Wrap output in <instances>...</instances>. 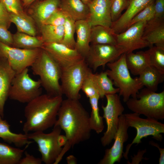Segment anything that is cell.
<instances>
[{"mask_svg":"<svg viewBox=\"0 0 164 164\" xmlns=\"http://www.w3.org/2000/svg\"><path fill=\"white\" fill-rule=\"evenodd\" d=\"M54 125L59 126L65 134L70 147L88 139L91 130L88 112L78 100H63Z\"/></svg>","mask_w":164,"mask_h":164,"instance_id":"6da1fadb","label":"cell"},{"mask_svg":"<svg viewBox=\"0 0 164 164\" xmlns=\"http://www.w3.org/2000/svg\"><path fill=\"white\" fill-rule=\"evenodd\" d=\"M63 100L62 96L41 94L27 103L24 109L26 121L23 127L25 134L43 131L54 126Z\"/></svg>","mask_w":164,"mask_h":164,"instance_id":"7a4b0ae2","label":"cell"},{"mask_svg":"<svg viewBox=\"0 0 164 164\" xmlns=\"http://www.w3.org/2000/svg\"><path fill=\"white\" fill-rule=\"evenodd\" d=\"M31 67L33 74L39 77L41 86L47 94L54 96L62 95L59 83L62 69L46 51L42 49Z\"/></svg>","mask_w":164,"mask_h":164,"instance_id":"3957f363","label":"cell"},{"mask_svg":"<svg viewBox=\"0 0 164 164\" xmlns=\"http://www.w3.org/2000/svg\"><path fill=\"white\" fill-rule=\"evenodd\" d=\"M126 53L122 54L116 60L107 63L109 69L106 71L114 85L118 88L119 95L126 102L131 96L137 98L139 91L143 86L138 77L131 76L125 60Z\"/></svg>","mask_w":164,"mask_h":164,"instance_id":"277c9868","label":"cell"},{"mask_svg":"<svg viewBox=\"0 0 164 164\" xmlns=\"http://www.w3.org/2000/svg\"><path fill=\"white\" fill-rule=\"evenodd\" d=\"M126 102L134 113L157 120L164 119V91L157 93L146 88L138 93L137 98H130Z\"/></svg>","mask_w":164,"mask_h":164,"instance_id":"5b68a950","label":"cell"},{"mask_svg":"<svg viewBox=\"0 0 164 164\" xmlns=\"http://www.w3.org/2000/svg\"><path fill=\"white\" fill-rule=\"evenodd\" d=\"M124 115L129 127L134 128L137 131L135 137L131 143L127 145L124 152L123 156L125 159H128V154L132 145L140 143L143 138L151 135L155 139L162 141L163 138L161 134L164 133L163 124L153 118H142L140 117L139 114L135 113L125 114Z\"/></svg>","mask_w":164,"mask_h":164,"instance_id":"8992f818","label":"cell"},{"mask_svg":"<svg viewBox=\"0 0 164 164\" xmlns=\"http://www.w3.org/2000/svg\"><path fill=\"white\" fill-rule=\"evenodd\" d=\"M91 71L85 59L62 69L60 80L63 94L67 98L79 100L80 97V91L83 83Z\"/></svg>","mask_w":164,"mask_h":164,"instance_id":"52a82bcc","label":"cell"},{"mask_svg":"<svg viewBox=\"0 0 164 164\" xmlns=\"http://www.w3.org/2000/svg\"><path fill=\"white\" fill-rule=\"evenodd\" d=\"M26 68L16 73L12 81L9 93L11 99L22 103H28L41 94L39 79L34 80L29 76Z\"/></svg>","mask_w":164,"mask_h":164,"instance_id":"ba28073f","label":"cell"},{"mask_svg":"<svg viewBox=\"0 0 164 164\" xmlns=\"http://www.w3.org/2000/svg\"><path fill=\"white\" fill-rule=\"evenodd\" d=\"M61 130L59 126L54 125L49 133L39 131L27 134L28 139L33 140L37 144L42 161L46 164H54L62 151V148L58 142Z\"/></svg>","mask_w":164,"mask_h":164,"instance_id":"9c48e42d","label":"cell"},{"mask_svg":"<svg viewBox=\"0 0 164 164\" xmlns=\"http://www.w3.org/2000/svg\"><path fill=\"white\" fill-rule=\"evenodd\" d=\"M107 104L102 106L103 111V118L107 125V130L101 138L102 145L105 146L111 143L114 139L118 129L119 117L125 110L120 100V96L117 93L106 95Z\"/></svg>","mask_w":164,"mask_h":164,"instance_id":"30bf717a","label":"cell"},{"mask_svg":"<svg viewBox=\"0 0 164 164\" xmlns=\"http://www.w3.org/2000/svg\"><path fill=\"white\" fill-rule=\"evenodd\" d=\"M42 49L19 48L9 46L0 41V53L6 59L16 73L31 67L39 56Z\"/></svg>","mask_w":164,"mask_h":164,"instance_id":"8fae6325","label":"cell"},{"mask_svg":"<svg viewBox=\"0 0 164 164\" xmlns=\"http://www.w3.org/2000/svg\"><path fill=\"white\" fill-rule=\"evenodd\" d=\"M124 53L125 50L117 45L91 44L85 60L88 67L95 71L99 67L116 60Z\"/></svg>","mask_w":164,"mask_h":164,"instance_id":"7c38bea8","label":"cell"},{"mask_svg":"<svg viewBox=\"0 0 164 164\" xmlns=\"http://www.w3.org/2000/svg\"><path fill=\"white\" fill-rule=\"evenodd\" d=\"M146 22H137L121 33H114L117 45L123 48L126 53L150 46L149 43L143 38L144 30Z\"/></svg>","mask_w":164,"mask_h":164,"instance_id":"4fadbf2b","label":"cell"},{"mask_svg":"<svg viewBox=\"0 0 164 164\" xmlns=\"http://www.w3.org/2000/svg\"><path fill=\"white\" fill-rule=\"evenodd\" d=\"M129 127L124 114L120 115L118 129L114 139V142L111 148L106 149L104 157L98 164H113L116 162L120 161L124 153V143L128 138V130Z\"/></svg>","mask_w":164,"mask_h":164,"instance_id":"5bb4252c","label":"cell"},{"mask_svg":"<svg viewBox=\"0 0 164 164\" xmlns=\"http://www.w3.org/2000/svg\"><path fill=\"white\" fill-rule=\"evenodd\" d=\"M42 49L51 56L61 69L85 59L75 49L70 48L61 43H44Z\"/></svg>","mask_w":164,"mask_h":164,"instance_id":"9a60e30c","label":"cell"},{"mask_svg":"<svg viewBox=\"0 0 164 164\" xmlns=\"http://www.w3.org/2000/svg\"><path fill=\"white\" fill-rule=\"evenodd\" d=\"M111 0H92L87 6V20L91 26L97 25L111 28L112 24L111 15Z\"/></svg>","mask_w":164,"mask_h":164,"instance_id":"2e32d148","label":"cell"},{"mask_svg":"<svg viewBox=\"0 0 164 164\" xmlns=\"http://www.w3.org/2000/svg\"><path fill=\"white\" fill-rule=\"evenodd\" d=\"M155 0H129L127 9L111 28L113 33H121L127 28L131 20L138 13Z\"/></svg>","mask_w":164,"mask_h":164,"instance_id":"e0dca14e","label":"cell"},{"mask_svg":"<svg viewBox=\"0 0 164 164\" xmlns=\"http://www.w3.org/2000/svg\"><path fill=\"white\" fill-rule=\"evenodd\" d=\"M16 73L12 68L6 59L0 56V116L3 118L4 107L8 97L13 80Z\"/></svg>","mask_w":164,"mask_h":164,"instance_id":"ac0fdd59","label":"cell"},{"mask_svg":"<svg viewBox=\"0 0 164 164\" xmlns=\"http://www.w3.org/2000/svg\"><path fill=\"white\" fill-rule=\"evenodd\" d=\"M143 38L150 46L155 45L164 48V18L154 17L147 22Z\"/></svg>","mask_w":164,"mask_h":164,"instance_id":"d6986e66","label":"cell"},{"mask_svg":"<svg viewBox=\"0 0 164 164\" xmlns=\"http://www.w3.org/2000/svg\"><path fill=\"white\" fill-rule=\"evenodd\" d=\"M75 23L77 39L75 49L85 59L90 48L91 26L86 20L76 21Z\"/></svg>","mask_w":164,"mask_h":164,"instance_id":"ffe728a7","label":"cell"},{"mask_svg":"<svg viewBox=\"0 0 164 164\" xmlns=\"http://www.w3.org/2000/svg\"><path fill=\"white\" fill-rule=\"evenodd\" d=\"M59 8L75 21L88 19V7L81 0H60Z\"/></svg>","mask_w":164,"mask_h":164,"instance_id":"44dd1931","label":"cell"},{"mask_svg":"<svg viewBox=\"0 0 164 164\" xmlns=\"http://www.w3.org/2000/svg\"><path fill=\"white\" fill-rule=\"evenodd\" d=\"M125 60L128 70L134 75H139L144 69L150 65L149 57L145 51L126 53Z\"/></svg>","mask_w":164,"mask_h":164,"instance_id":"7402d4cb","label":"cell"},{"mask_svg":"<svg viewBox=\"0 0 164 164\" xmlns=\"http://www.w3.org/2000/svg\"><path fill=\"white\" fill-rule=\"evenodd\" d=\"M0 116V138L5 142L13 144L16 147H21L29 145L33 142L29 141L27 134H17L10 130V125L6 120Z\"/></svg>","mask_w":164,"mask_h":164,"instance_id":"603a6c76","label":"cell"},{"mask_svg":"<svg viewBox=\"0 0 164 164\" xmlns=\"http://www.w3.org/2000/svg\"><path fill=\"white\" fill-rule=\"evenodd\" d=\"M139 75L138 79L143 86L155 92L157 91L158 85L164 80V73L150 65L144 69Z\"/></svg>","mask_w":164,"mask_h":164,"instance_id":"cb8c5ba5","label":"cell"},{"mask_svg":"<svg viewBox=\"0 0 164 164\" xmlns=\"http://www.w3.org/2000/svg\"><path fill=\"white\" fill-rule=\"evenodd\" d=\"M60 0H44L38 3L33 12L34 18L40 26L59 8Z\"/></svg>","mask_w":164,"mask_h":164,"instance_id":"d4e9b609","label":"cell"},{"mask_svg":"<svg viewBox=\"0 0 164 164\" xmlns=\"http://www.w3.org/2000/svg\"><path fill=\"white\" fill-rule=\"evenodd\" d=\"M91 76L100 98L104 97L106 95L118 93V88L114 87L113 81L106 71L98 73H94L92 72Z\"/></svg>","mask_w":164,"mask_h":164,"instance_id":"484cf974","label":"cell"},{"mask_svg":"<svg viewBox=\"0 0 164 164\" xmlns=\"http://www.w3.org/2000/svg\"><path fill=\"white\" fill-rule=\"evenodd\" d=\"M11 22L16 26L18 32L35 36L36 31L33 19L24 11L15 14L9 13Z\"/></svg>","mask_w":164,"mask_h":164,"instance_id":"4316f807","label":"cell"},{"mask_svg":"<svg viewBox=\"0 0 164 164\" xmlns=\"http://www.w3.org/2000/svg\"><path fill=\"white\" fill-rule=\"evenodd\" d=\"M91 44L116 45V39L108 28L100 25L91 26L90 36Z\"/></svg>","mask_w":164,"mask_h":164,"instance_id":"83f0119b","label":"cell"},{"mask_svg":"<svg viewBox=\"0 0 164 164\" xmlns=\"http://www.w3.org/2000/svg\"><path fill=\"white\" fill-rule=\"evenodd\" d=\"M14 47L26 49L42 48L44 42L41 38H37L18 32L12 36Z\"/></svg>","mask_w":164,"mask_h":164,"instance_id":"f1b7e54d","label":"cell"},{"mask_svg":"<svg viewBox=\"0 0 164 164\" xmlns=\"http://www.w3.org/2000/svg\"><path fill=\"white\" fill-rule=\"evenodd\" d=\"M24 151L0 142V164H19Z\"/></svg>","mask_w":164,"mask_h":164,"instance_id":"f546056e","label":"cell"},{"mask_svg":"<svg viewBox=\"0 0 164 164\" xmlns=\"http://www.w3.org/2000/svg\"><path fill=\"white\" fill-rule=\"evenodd\" d=\"M40 26L41 38L44 43H61L64 34V26L43 24Z\"/></svg>","mask_w":164,"mask_h":164,"instance_id":"4dcf8cb0","label":"cell"},{"mask_svg":"<svg viewBox=\"0 0 164 164\" xmlns=\"http://www.w3.org/2000/svg\"><path fill=\"white\" fill-rule=\"evenodd\" d=\"M99 96H96L89 98L91 111L89 117V123L91 130H94L97 133L102 132L104 128L103 117L101 116L99 112L98 100Z\"/></svg>","mask_w":164,"mask_h":164,"instance_id":"1f68e13d","label":"cell"},{"mask_svg":"<svg viewBox=\"0 0 164 164\" xmlns=\"http://www.w3.org/2000/svg\"><path fill=\"white\" fill-rule=\"evenodd\" d=\"M145 52L148 55L150 66L164 73V48L152 46Z\"/></svg>","mask_w":164,"mask_h":164,"instance_id":"d6a6232c","label":"cell"},{"mask_svg":"<svg viewBox=\"0 0 164 164\" xmlns=\"http://www.w3.org/2000/svg\"><path fill=\"white\" fill-rule=\"evenodd\" d=\"M75 21L70 17L67 16L64 25V31L63 39L61 43L67 47L74 49L76 40L74 35L75 32Z\"/></svg>","mask_w":164,"mask_h":164,"instance_id":"836d02e7","label":"cell"},{"mask_svg":"<svg viewBox=\"0 0 164 164\" xmlns=\"http://www.w3.org/2000/svg\"><path fill=\"white\" fill-rule=\"evenodd\" d=\"M154 2L147 5L136 15L130 21L127 28L137 22H147L153 19L155 16Z\"/></svg>","mask_w":164,"mask_h":164,"instance_id":"e575fe53","label":"cell"},{"mask_svg":"<svg viewBox=\"0 0 164 164\" xmlns=\"http://www.w3.org/2000/svg\"><path fill=\"white\" fill-rule=\"evenodd\" d=\"M111 15L112 22L116 21L121 16V12L127 8L128 0H111Z\"/></svg>","mask_w":164,"mask_h":164,"instance_id":"d590c367","label":"cell"},{"mask_svg":"<svg viewBox=\"0 0 164 164\" xmlns=\"http://www.w3.org/2000/svg\"><path fill=\"white\" fill-rule=\"evenodd\" d=\"M91 71L85 78L82 86L81 90L89 98L96 96H100L92 80Z\"/></svg>","mask_w":164,"mask_h":164,"instance_id":"8d00e7d4","label":"cell"},{"mask_svg":"<svg viewBox=\"0 0 164 164\" xmlns=\"http://www.w3.org/2000/svg\"><path fill=\"white\" fill-rule=\"evenodd\" d=\"M67 16L59 8L50 15L43 24L58 26H64Z\"/></svg>","mask_w":164,"mask_h":164,"instance_id":"74e56055","label":"cell"},{"mask_svg":"<svg viewBox=\"0 0 164 164\" xmlns=\"http://www.w3.org/2000/svg\"><path fill=\"white\" fill-rule=\"evenodd\" d=\"M9 13L17 14L23 12L20 0H1Z\"/></svg>","mask_w":164,"mask_h":164,"instance_id":"f35d334b","label":"cell"},{"mask_svg":"<svg viewBox=\"0 0 164 164\" xmlns=\"http://www.w3.org/2000/svg\"><path fill=\"white\" fill-rule=\"evenodd\" d=\"M10 22L9 13L7 11L2 2H0V26L8 29Z\"/></svg>","mask_w":164,"mask_h":164,"instance_id":"ab89813d","label":"cell"},{"mask_svg":"<svg viewBox=\"0 0 164 164\" xmlns=\"http://www.w3.org/2000/svg\"><path fill=\"white\" fill-rule=\"evenodd\" d=\"M0 41L9 46H13L12 35L7 29L1 26H0Z\"/></svg>","mask_w":164,"mask_h":164,"instance_id":"60d3db41","label":"cell"},{"mask_svg":"<svg viewBox=\"0 0 164 164\" xmlns=\"http://www.w3.org/2000/svg\"><path fill=\"white\" fill-rule=\"evenodd\" d=\"M154 8V17L164 18V0H155Z\"/></svg>","mask_w":164,"mask_h":164,"instance_id":"b9f144b4","label":"cell"},{"mask_svg":"<svg viewBox=\"0 0 164 164\" xmlns=\"http://www.w3.org/2000/svg\"><path fill=\"white\" fill-rule=\"evenodd\" d=\"M25 156L20 160L19 164H41L42 161L41 159L35 157L27 152L25 153Z\"/></svg>","mask_w":164,"mask_h":164,"instance_id":"7bdbcfd3","label":"cell"},{"mask_svg":"<svg viewBox=\"0 0 164 164\" xmlns=\"http://www.w3.org/2000/svg\"><path fill=\"white\" fill-rule=\"evenodd\" d=\"M149 143L152 146H155L159 149L160 153V157L159 159V164H164V149L161 148L157 143H155L152 141L149 142Z\"/></svg>","mask_w":164,"mask_h":164,"instance_id":"ee69618b","label":"cell"},{"mask_svg":"<svg viewBox=\"0 0 164 164\" xmlns=\"http://www.w3.org/2000/svg\"><path fill=\"white\" fill-rule=\"evenodd\" d=\"M67 139L65 135L60 134L58 138V142L61 147L64 146L67 143Z\"/></svg>","mask_w":164,"mask_h":164,"instance_id":"f6af8a7d","label":"cell"},{"mask_svg":"<svg viewBox=\"0 0 164 164\" xmlns=\"http://www.w3.org/2000/svg\"><path fill=\"white\" fill-rule=\"evenodd\" d=\"M66 160L68 164H76L77 160L76 158L73 155H69L67 157Z\"/></svg>","mask_w":164,"mask_h":164,"instance_id":"bcb514c9","label":"cell"},{"mask_svg":"<svg viewBox=\"0 0 164 164\" xmlns=\"http://www.w3.org/2000/svg\"><path fill=\"white\" fill-rule=\"evenodd\" d=\"M24 4L25 6L28 5L36 0H23Z\"/></svg>","mask_w":164,"mask_h":164,"instance_id":"7dc6e473","label":"cell"},{"mask_svg":"<svg viewBox=\"0 0 164 164\" xmlns=\"http://www.w3.org/2000/svg\"><path fill=\"white\" fill-rule=\"evenodd\" d=\"M84 3L87 5L92 0H81Z\"/></svg>","mask_w":164,"mask_h":164,"instance_id":"c3c4849f","label":"cell"},{"mask_svg":"<svg viewBox=\"0 0 164 164\" xmlns=\"http://www.w3.org/2000/svg\"><path fill=\"white\" fill-rule=\"evenodd\" d=\"M1 55V54H0V56Z\"/></svg>","mask_w":164,"mask_h":164,"instance_id":"681fc988","label":"cell"},{"mask_svg":"<svg viewBox=\"0 0 164 164\" xmlns=\"http://www.w3.org/2000/svg\"><path fill=\"white\" fill-rule=\"evenodd\" d=\"M1 0H0V2L1 1Z\"/></svg>","mask_w":164,"mask_h":164,"instance_id":"f907efd6","label":"cell"}]
</instances>
